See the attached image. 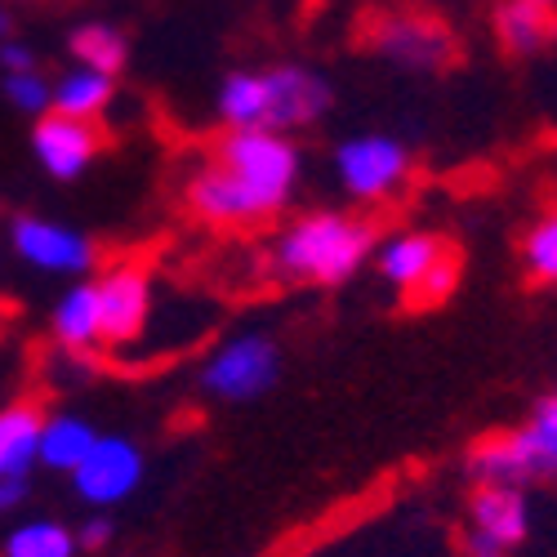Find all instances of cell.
Wrapping results in <instances>:
<instances>
[{
    "label": "cell",
    "mask_w": 557,
    "mask_h": 557,
    "mask_svg": "<svg viewBox=\"0 0 557 557\" xmlns=\"http://www.w3.org/2000/svg\"><path fill=\"white\" fill-rule=\"evenodd\" d=\"M304 178V152L282 129H227L210 161L183 183V201L201 223L246 227L286 210Z\"/></svg>",
    "instance_id": "cell-1"
},
{
    "label": "cell",
    "mask_w": 557,
    "mask_h": 557,
    "mask_svg": "<svg viewBox=\"0 0 557 557\" xmlns=\"http://www.w3.org/2000/svg\"><path fill=\"white\" fill-rule=\"evenodd\" d=\"M380 246V232L366 214L348 210H308L286 223L272 242V272L299 286H344L357 276Z\"/></svg>",
    "instance_id": "cell-2"
},
{
    "label": "cell",
    "mask_w": 557,
    "mask_h": 557,
    "mask_svg": "<svg viewBox=\"0 0 557 557\" xmlns=\"http://www.w3.org/2000/svg\"><path fill=\"white\" fill-rule=\"evenodd\" d=\"M463 473L473 478V486H557V393L540 397L518 429L482 437L463 459Z\"/></svg>",
    "instance_id": "cell-3"
},
{
    "label": "cell",
    "mask_w": 557,
    "mask_h": 557,
    "mask_svg": "<svg viewBox=\"0 0 557 557\" xmlns=\"http://www.w3.org/2000/svg\"><path fill=\"white\" fill-rule=\"evenodd\" d=\"M331 170H335V183L339 193L357 206H380V201H393L401 197V188L410 183V170H414V157L410 148L401 144L397 134H348L335 144V157H331Z\"/></svg>",
    "instance_id": "cell-4"
},
{
    "label": "cell",
    "mask_w": 557,
    "mask_h": 557,
    "mask_svg": "<svg viewBox=\"0 0 557 557\" xmlns=\"http://www.w3.org/2000/svg\"><path fill=\"white\" fill-rule=\"evenodd\" d=\"M370 263L410 304H442L459 282L455 250L433 232H393L375 246Z\"/></svg>",
    "instance_id": "cell-5"
},
{
    "label": "cell",
    "mask_w": 557,
    "mask_h": 557,
    "mask_svg": "<svg viewBox=\"0 0 557 557\" xmlns=\"http://www.w3.org/2000/svg\"><path fill=\"white\" fill-rule=\"evenodd\" d=\"M282 380V348L263 331H242L223 339L201 366V393L223 406H250Z\"/></svg>",
    "instance_id": "cell-6"
},
{
    "label": "cell",
    "mask_w": 557,
    "mask_h": 557,
    "mask_svg": "<svg viewBox=\"0 0 557 557\" xmlns=\"http://www.w3.org/2000/svg\"><path fill=\"white\" fill-rule=\"evenodd\" d=\"M370 50H375L384 63L414 72V76L446 72L459 59L455 32L433 14H410V10L380 14L375 27H370Z\"/></svg>",
    "instance_id": "cell-7"
},
{
    "label": "cell",
    "mask_w": 557,
    "mask_h": 557,
    "mask_svg": "<svg viewBox=\"0 0 557 557\" xmlns=\"http://www.w3.org/2000/svg\"><path fill=\"white\" fill-rule=\"evenodd\" d=\"M148 473V455L125 433H99L89 455L72 469V491L89 508H116L125 504Z\"/></svg>",
    "instance_id": "cell-8"
},
{
    "label": "cell",
    "mask_w": 557,
    "mask_h": 557,
    "mask_svg": "<svg viewBox=\"0 0 557 557\" xmlns=\"http://www.w3.org/2000/svg\"><path fill=\"white\" fill-rule=\"evenodd\" d=\"M259 76H263V129H282V134L308 129L335 103L331 81L308 63L259 67Z\"/></svg>",
    "instance_id": "cell-9"
},
{
    "label": "cell",
    "mask_w": 557,
    "mask_h": 557,
    "mask_svg": "<svg viewBox=\"0 0 557 557\" xmlns=\"http://www.w3.org/2000/svg\"><path fill=\"white\" fill-rule=\"evenodd\" d=\"M10 250L27 268L50 272V276H72V282L95 268V242L81 227H67L45 214H18L10 223Z\"/></svg>",
    "instance_id": "cell-10"
},
{
    "label": "cell",
    "mask_w": 557,
    "mask_h": 557,
    "mask_svg": "<svg viewBox=\"0 0 557 557\" xmlns=\"http://www.w3.org/2000/svg\"><path fill=\"white\" fill-rule=\"evenodd\" d=\"M99 312H103V344H134L148 331L152 317V276L144 263L121 259L112 263L99 282Z\"/></svg>",
    "instance_id": "cell-11"
},
{
    "label": "cell",
    "mask_w": 557,
    "mask_h": 557,
    "mask_svg": "<svg viewBox=\"0 0 557 557\" xmlns=\"http://www.w3.org/2000/svg\"><path fill=\"white\" fill-rule=\"evenodd\" d=\"M527 535H531V491L491 486V482H478L469 491V531H463V540L518 553Z\"/></svg>",
    "instance_id": "cell-12"
},
{
    "label": "cell",
    "mask_w": 557,
    "mask_h": 557,
    "mask_svg": "<svg viewBox=\"0 0 557 557\" xmlns=\"http://www.w3.org/2000/svg\"><path fill=\"white\" fill-rule=\"evenodd\" d=\"M103 148V134L95 129V121H76V116H63V112H45L32 129V152L40 161V170L50 178H81L89 165H95Z\"/></svg>",
    "instance_id": "cell-13"
},
{
    "label": "cell",
    "mask_w": 557,
    "mask_h": 557,
    "mask_svg": "<svg viewBox=\"0 0 557 557\" xmlns=\"http://www.w3.org/2000/svg\"><path fill=\"white\" fill-rule=\"evenodd\" d=\"M50 335L63 352H95L103 344V312H99V290L95 282H76L59 295L50 312Z\"/></svg>",
    "instance_id": "cell-14"
},
{
    "label": "cell",
    "mask_w": 557,
    "mask_h": 557,
    "mask_svg": "<svg viewBox=\"0 0 557 557\" xmlns=\"http://www.w3.org/2000/svg\"><path fill=\"white\" fill-rule=\"evenodd\" d=\"M495 40L513 59H540L557 45V10L531 5V0H499L495 5Z\"/></svg>",
    "instance_id": "cell-15"
},
{
    "label": "cell",
    "mask_w": 557,
    "mask_h": 557,
    "mask_svg": "<svg viewBox=\"0 0 557 557\" xmlns=\"http://www.w3.org/2000/svg\"><path fill=\"white\" fill-rule=\"evenodd\" d=\"M95 442H99V429L89 424L85 414H72V410L45 414V420H40L36 463H40V469H50V473H72Z\"/></svg>",
    "instance_id": "cell-16"
},
{
    "label": "cell",
    "mask_w": 557,
    "mask_h": 557,
    "mask_svg": "<svg viewBox=\"0 0 557 557\" xmlns=\"http://www.w3.org/2000/svg\"><path fill=\"white\" fill-rule=\"evenodd\" d=\"M40 406L36 401H10L0 406V482L27 478L36 469V446H40Z\"/></svg>",
    "instance_id": "cell-17"
},
{
    "label": "cell",
    "mask_w": 557,
    "mask_h": 557,
    "mask_svg": "<svg viewBox=\"0 0 557 557\" xmlns=\"http://www.w3.org/2000/svg\"><path fill=\"white\" fill-rule=\"evenodd\" d=\"M116 95V76L112 72H99V67H67L54 89H50V112H63V116H76V121H95L108 112Z\"/></svg>",
    "instance_id": "cell-18"
},
{
    "label": "cell",
    "mask_w": 557,
    "mask_h": 557,
    "mask_svg": "<svg viewBox=\"0 0 557 557\" xmlns=\"http://www.w3.org/2000/svg\"><path fill=\"white\" fill-rule=\"evenodd\" d=\"M0 557H81V544L76 531L54 518H27L5 535Z\"/></svg>",
    "instance_id": "cell-19"
},
{
    "label": "cell",
    "mask_w": 557,
    "mask_h": 557,
    "mask_svg": "<svg viewBox=\"0 0 557 557\" xmlns=\"http://www.w3.org/2000/svg\"><path fill=\"white\" fill-rule=\"evenodd\" d=\"M67 50H72L76 63L99 67V72H112V76H116V72L125 67V59H129L125 36H121L116 27H108V23H81V27L67 36Z\"/></svg>",
    "instance_id": "cell-20"
},
{
    "label": "cell",
    "mask_w": 557,
    "mask_h": 557,
    "mask_svg": "<svg viewBox=\"0 0 557 557\" xmlns=\"http://www.w3.org/2000/svg\"><path fill=\"white\" fill-rule=\"evenodd\" d=\"M522 268H527L531 282L557 286V210L527 227V237H522Z\"/></svg>",
    "instance_id": "cell-21"
},
{
    "label": "cell",
    "mask_w": 557,
    "mask_h": 557,
    "mask_svg": "<svg viewBox=\"0 0 557 557\" xmlns=\"http://www.w3.org/2000/svg\"><path fill=\"white\" fill-rule=\"evenodd\" d=\"M0 89H5V99H10L14 112H23V116H45V112H50V89H54V81H45L40 67H32V72H0Z\"/></svg>",
    "instance_id": "cell-22"
},
{
    "label": "cell",
    "mask_w": 557,
    "mask_h": 557,
    "mask_svg": "<svg viewBox=\"0 0 557 557\" xmlns=\"http://www.w3.org/2000/svg\"><path fill=\"white\" fill-rule=\"evenodd\" d=\"M112 540H116V527H112L108 513H95V518H85V522L76 527V544H81V553H103Z\"/></svg>",
    "instance_id": "cell-23"
},
{
    "label": "cell",
    "mask_w": 557,
    "mask_h": 557,
    "mask_svg": "<svg viewBox=\"0 0 557 557\" xmlns=\"http://www.w3.org/2000/svg\"><path fill=\"white\" fill-rule=\"evenodd\" d=\"M32 67H40V63H36V50H32V45H23L18 36L0 40V72H32Z\"/></svg>",
    "instance_id": "cell-24"
},
{
    "label": "cell",
    "mask_w": 557,
    "mask_h": 557,
    "mask_svg": "<svg viewBox=\"0 0 557 557\" xmlns=\"http://www.w3.org/2000/svg\"><path fill=\"white\" fill-rule=\"evenodd\" d=\"M27 495H32L27 478H5L0 482V513H18V508L27 504Z\"/></svg>",
    "instance_id": "cell-25"
},
{
    "label": "cell",
    "mask_w": 557,
    "mask_h": 557,
    "mask_svg": "<svg viewBox=\"0 0 557 557\" xmlns=\"http://www.w3.org/2000/svg\"><path fill=\"white\" fill-rule=\"evenodd\" d=\"M14 36V18H10V10H0V40H10Z\"/></svg>",
    "instance_id": "cell-26"
},
{
    "label": "cell",
    "mask_w": 557,
    "mask_h": 557,
    "mask_svg": "<svg viewBox=\"0 0 557 557\" xmlns=\"http://www.w3.org/2000/svg\"><path fill=\"white\" fill-rule=\"evenodd\" d=\"M531 5H544V10H557V0H531Z\"/></svg>",
    "instance_id": "cell-27"
}]
</instances>
